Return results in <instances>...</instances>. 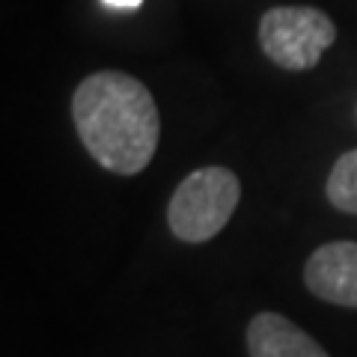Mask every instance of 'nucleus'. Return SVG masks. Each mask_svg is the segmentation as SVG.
Wrapping results in <instances>:
<instances>
[{"label": "nucleus", "mask_w": 357, "mask_h": 357, "mask_svg": "<svg viewBox=\"0 0 357 357\" xmlns=\"http://www.w3.org/2000/svg\"><path fill=\"white\" fill-rule=\"evenodd\" d=\"M333 39V21L312 6H274L259 21V45L265 57L289 72L312 69Z\"/></svg>", "instance_id": "nucleus-3"}, {"label": "nucleus", "mask_w": 357, "mask_h": 357, "mask_svg": "<svg viewBox=\"0 0 357 357\" xmlns=\"http://www.w3.org/2000/svg\"><path fill=\"white\" fill-rule=\"evenodd\" d=\"M325 191L333 208L345 211V215H357V149L337 158Z\"/></svg>", "instance_id": "nucleus-6"}, {"label": "nucleus", "mask_w": 357, "mask_h": 357, "mask_svg": "<svg viewBox=\"0 0 357 357\" xmlns=\"http://www.w3.org/2000/svg\"><path fill=\"white\" fill-rule=\"evenodd\" d=\"M72 119L84 149L110 173L137 176L158 149V105L137 77L126 72H96L77 84Z\"/></svg>", "instance_id": "nucleus-1"}, {"label": "nucleus", "mask_w": 357, "mask_h": 357, "mask_svg": "<svg viewBox=\"0 0 357 357\" xmlns=\"http://www.w3.org/2000/svg\"><path fill=\"white\" fill-rule=\"evenodd\" d=\"M105 6H114V9H137L143 0H102Z\"/></svg>", "instance_id": "nucleus-7"}, {"label": "nucleus", "mask_w": 357, "mask_h": 357, "mask_svg": "<svg viewBox=\"0 0 357 357\" xmlns=\"http://www.w3.org/2000/svg\"><path fill=\"white\" fill-rule=\"evenodd\" d=\"M241 199L238 176L227 167H199L188 173L170 197L167 223L178 241L203 244L227 227Z\"/></svg>", "instance_id": "nucleus-2"}, {"label": "nucleus", "mask_w": 357, "mask_h": 357, "mask_svg": "<svg viewBox=\"0 0 357 357\" xmlns=\"http://www.w3.org/2000/svg\"><path fill=\"white\" fill-rule=\"evenodd\" d=\"M304 283L319 301L357 310V241H328L312 250Z\"/></svg>", "instance_id": "nucleus-4"}, {"label": "nucleus", "mask_w": 357, "mask_h": 357, "mask_svg": "<svg viewBox=\"0 0 357 357\" xmlns=\"http://www.w3.org/2000/svg\"><path fill=\"white\" fill-rule=\"evenodd\" d=\"M250 357H331L304 328L289 321L280 312L265 310L248 325Z\"/></svg>", "instance_id": "nucleus-5"}]
</instances>
